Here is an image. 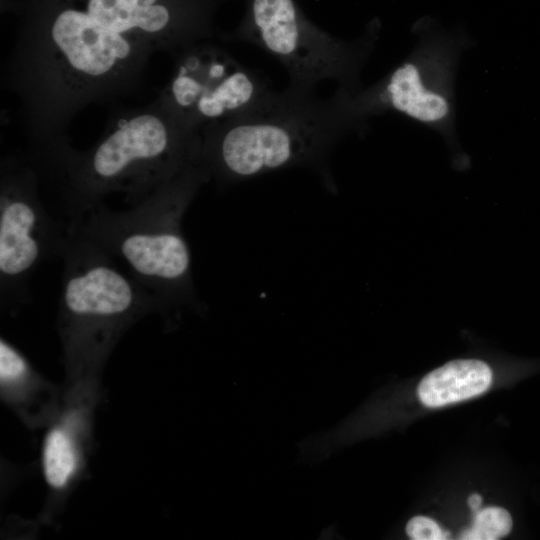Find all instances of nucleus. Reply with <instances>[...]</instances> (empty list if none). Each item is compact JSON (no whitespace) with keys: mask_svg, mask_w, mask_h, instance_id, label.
Wrapping results in <instances>:
<instances>
[{"mask_svg":"<svg viewBox=\"0 0 540 540\" xmlns=\"http://www.w3.org/2000/svg\"><path fill=\"white\" fill-rule=\"evenodd\" d=\"M491 381V368L484 361L456 359L428 373L417 392L422 404L435 408L480 395Z\"/></svg>","mask_w":540,"mask_h":540,"instance_id":"obj_8","label":"nucleus"},{"mask_svg":"<svg viewBox=\"0 0 540 540\" xmlns=\"http://www.w3.org/2000/svg\"><path fill=\"white\" fill-rule=\"evenodd\" d=\"M512 518L501 507L491 506L474 512L473 524L459 534L463 540H496L511 531Z\"/></svg>","mask_w":540,"mask_h":540,"instance_id":"obj_10","label":"nucleus"},{"mask_svg":"<svg viewBox=\"0 0 540 540\" xmlns=\"http://www.w3.org/2000/svg\"><path fill=\"white\" fill-rule=\"evenodd\" d=\"M66 221L55 220L38 192V170L29 159L5 156L0 166V294L30 296L29 280L45 259L60 256Z\"/></svg>","mask_w":540,"mask_h":540,"instance_id":"obj_6","label":"nucleus"},{"mask_svg":"<svg viewBox=\"0 0 540 540\" xmlns=\"http://www.w3.org/2000/svg\"><path fill=\"white\" fill-rule=\"evenodd\" d=\"M25 359L3 339L0 342V378L2 382H13L26 375Z\"/></svg>","mask_w":540,"mask_h":540,"instance_id":"obj_11","label":"nucleus"},{"mask_svg":"<svg viewBox=\"0 0 540 540\" xmlns=\"http://www.w3.org/2000/svg\"><path fill=\"white\" fill-rule=\"evenodd\" d=\"M174 57L171 77L159 97L193 128L238 115L272 90L265 78L220 45L200 41Z\"/></svg>","mask_w":540,"mask_h":540,"instance_id":"obj_7","label":"nucleus"},{"mask_svg":"<svg viewBox=\"0 0 540 540\" xmlns=\"http://www.w3.org/2000/svg\"><path fill=\"white\" fill-rule=\"evenodd\" d=\"M416 43L406 58L377 82L332 96L351 132L366 133L373 116L397 113L438 133L455 165L466 155L456 130L455 80L460 58L473 44L462 28L447 29L432 18L413 27Z\"/></svg>","mask_w":540,"mask_h":540,"instance_id":"obj_4","label":"nucleus"},{"mask_svg":"<svg viewBox=\"0 0 540 540\" xmlns=\"http://www.w3.org/2000/svg\"><path fill=\"white\" fill-rule=\"evenodd\" d=\"M210 180L192 164L129 209L103 202L66 220L68 231L117 262L155 301L175 306L195 299L183 217L200 187Z\"/></svg>","mask_w":540,"mask_h":540,"instance_id":"obj_3","label":"nucleus"},{"mask_svg":"<svg viewBox=\"0 0 540 540\" xmlns=\"http://www.w3.org/2000/svg\"><path fill=\"white\" fill-rule=\"evenodd\" d=\"M374 19L356 39L347 41L322 30L302 12L295 0H247L244 17L225 41L258 46L285 68L290 85L314 91L323 80L353 93L362 87L361 71L380 37Z\"/></svg>","mask_w":540,"mask_h":540,"instance_id":"obj_5","label":"nucleus"},{"mask_svg":"<svg viewBox=\"0 0 540 540\" xmlns=\"http://www.w3.org/2000/svg\"><path fill=\"white\" fill-rule=\"evenodd\" d=\"M351 133L334 98L289 85L233 117L200 129L198 163L211 179L230 184L288 167L327 175L335 145Z\"/></svg>","mask_w":540,"mask_h":540,"instance_id":"obj_2","label":"nucleus"},{"mask_svg":"<svg viewBox=\"0 0 540 540\" xmlns=\"http://www.w3.org/2000/svg\"><path fill=\"white\" fill-rule=\"evenodd\" d=\"M406 532L413 540H443L449 538L433 519L425 516H415L406 525Z\"/></svg>","mask_w":540,"mask_h":540,"instance_id":"obj_12","label":"nucleus"},{"mask_svg":"<svg viewBox=\"0 0 540 540\" xmlns=\"http://www.w3.org/2000/svg\"><path fill=\"white\" fill-rule=\"evenodd\" d=\"M200 130L191 127L158 96L148 105L116 111L89 149L70 143L32 161L53 173L71 218L112 193L135 205L198 163Z\"/></svg>","mask_w":540,"mask_h":540,"instance_id":"obj_1","label":"nucleus"},{"mask_svg":"<svg viewBox=\"0 0 540 540\" xmlns=\"http://www.w3.org/2000/svg\"><path fill=\"white\" fill-rule=\"evenodd\" d=\"M44 474L47 482L63 487L74 473L77 460L73 443L61 428L53 429L46 437L43 452Z\"/></svg>","mask_w":540,"mask_h":540,"instance_id":"obj_9","label":"nucleus"},{"mask_svg":"<svg viewBox=\"0 0 540 540\" xmlns=\"http://www.w3.org/2000/svg\"><path fill=\"white\" fill-rule=\"evenodd\" d=\"M482 504V497L479 494H472L468 498V505L473 512L480 509Z\"/></svg>","mask_w":540,"mask_h":540,"instance_id":"obj_13","label":"nucleus"}]
</instances>
